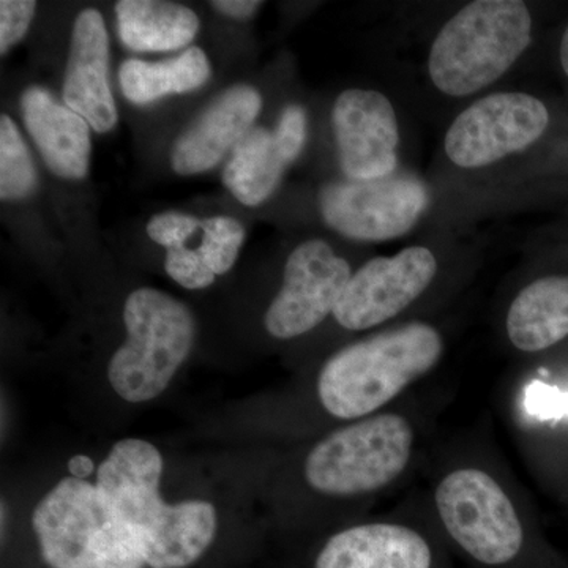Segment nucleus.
Instances as JSON below:
<instances>
[{"label": "nucleus", "instance_id": "nucleus-11", "mask_svg": "<svg viewBox=\"0 0 568 568\" xmlns=\"http://www.w3.org/2000/svg\"><path fill=\"white\" fill-rule=\"evenodd\" d=\"M436 272L435 254L425 246L368 261L351 276L334 312L336 323L361 332L394 320L425 293Z\"/></svg>", "mask_w": 568, "mask_h": 568}, {"label": "nucleus", "instance_id": "nucleus-1", "mask_svg": "<svg viewBox=\"0 0 568 568\" xmlns=\"http://www.w3.org/2000/svg\"><path fill=\"white\" fill-rule=\"evenodd\" d=\"M162 452L138 437L111 447L95 474L97 488L140 534L148 568H189L215 540L219 515L207 500L166 504L160 493Z\"/></svg>", "mask_w": 568, "mask_h": 568}, {"label": "nucleus", "instance_id": "nucleus-7", "mask_svg": "<svg viewBox=\"0 0 568 568\" xmlns=\"http://www.w3.org/2000/svg\"><path fill=\"white\" fill-rule=\"evenodd\" d=\"M435 504L452 540L484 566H507L525 547V528L514 500L480 467H458L440 478Z\"/></svg>", "mask_w": 568, "mask_h": 568}, {"label": "nucleus", "instance_id": "nucleus-12", "mask_svg": "<svg viewBox=\"0 0 568 568\" xmlns=\"http://www.w3.org/2000/svg\"><path fill=\"white\" fill-rule=\"evenodd\" d=\"M332 125L347 179L369 181L395 173L398 123L387 97L351 89L336 99Z\"/></svg>", "mask_w": 568, "mask_h": 568}, {"label": "nucleus", "instance_id": "nucleus-22", "mask_svg": "<svg viewBox=\"0 0 568 568\" xmlns=\"http://www.w3.org/2000/svg\"><path fill=\"white\" fill-rule=\"evenodd\" d=\"M203 241L197 248L204 263L215 275H224L233 268L245 241V230L230 216L203 220Z\"/></svg>", "mask_w": 568, "mask_h": 568}, {"label": "nucleus", "instance_id": "nucleus-13", "mask_svg": "<svg viewBox=\"0 0 568 568\" xmlns=\"http://www.w3.org/2000/svg\"><path fill=\"white\" fill-rule=\"evenodd\" d=\"M110 39L99 10L85 9L74 21L69 63L63 80V102L80 114L97 133H108L118 123L110 80Z\"/></svg>", "mask_w": 568, "mask_h": 568}, {"label": "nucleus", "instance_id": "nucleus-3", "mask_svg": "<svg viewBox=\"0 0 568 568\" xmlns=\"http://www.w3.org/2000/svg\"><path fill=\"white\" fill-rule=\"evenodd\" d=\"M32 528L50 568H144L140 534L95 484L65 477L37 504Z\"/></svg>", "mask_w": 568, "mask_h": 568}, {"label": "nucleus", "instance_id": "nucleus-10", "mask_svg": "<svg viewBox=\"0 0 568 568\" xmlns=\"http://www.w3.org/2000/svg\"><path fill=\"white\" fill-rule=\"evenodd\" d=\"M353 271L323 241L298 245L287 257L283 286L265 313L264 325L276 339L308 334L334 315Z\"/></svg>", "mask_w": 568, "mask_h": 568}, {"label": "nucleus", "instance_id": "nucleus-18", "mask_svg": "<svg viewBox=\"0 0 568 568\" xmlns=\"http://www.w3.org/2000/svg\"><path fill=\"white\" fill-rule=\"evenodd\" d=\"M297 156L276 132L252 129L239 142L224 166V185L244 205L254 207L263 204Z\"/></svg>", "mask_w": 568, "mask_h": 568}, {"label": "nucleus", "instance_id": "nucleus-24", "mask_svg": "<svg viewBox=\"0 0 568 568\" xmlns=\"http://www.w3.org/2000/svg\"><path fill=\"white\" fill-rule=\"evenodd\" d=\"M201 220L182 212H163L153 216L148 224V235L155 244L170 248V246L186 244L197 227Z\"/></svg>", "mask_w": 568, "mask_h": 568}, {"label": "nucleus", "instance_id": "nucleus-28", "mask_svg": "<svg viewBox=\"0 0 568 568\" xmlns=\"http://www.w3.org/2000/svg\"><path fill=\"white\" fill-rule=\"evenodd\" d=\"M560 63H562V69L566 71L568 77V28L566 32H564L562 41H560Z\"/></svg>", "mask_w": 568, "mask_h": 568}, {"label": "nucleus", "instance_id": "nucleus-20", "mask_svg": "<svg viewBox=\"0 0 568 568\" xmlns=\"http://www.w3.org/2000/svg\"><path fill=\"white\" fill-rule=\"evenodd\" d=\"M211 78V63L201 48H189L164 62L130 59L119 71L123 95L134 104H148L171 93L196 91Z\"/></svg>", "mask_w": 568, "mask_h": 568}, {"label": "nucleus", "instance_id": "nucleus-26", "mask_svg": "<svg viewBox=\"0 0 568 568\" xmlns=\"http://www.w3.org/2000/svg\"><path fill=\"white\" fill-rule=\"evenodd\" d=\"M211 6L222 11L226 17L246 20V18L252 17L254 11L260 9L263 3L257 2V0H216V2H212Z\"/></svg>", "mask_w": 568, "mask_h": 568}, {"label": "nucleus", "instance_id": "nucleus-19", "mask_svg": "<svg viewBox=\"0 0 568 568\" xmlns=\"http://www.w3.org/2000/svg\"><path fill=\"white\" fill-rule=\"evenodd\" d=\"M119 39L140 52L181 50L200 31V18L189 7L162 0H122L115 6Z\"/></svg>", "mask_w": 568, "mask_h": 568}, {"label": "nucleus", "instance_id": "nucleus-21", "mask_svg": "<svg viewBox=\"0 0 568 568\" xmlns=\"http://www.w3.org/2000/svg\"><path fill=\"white\" fill-rule=\"evenodd\" d=\"M37 189V171L28 145L9 115L0 118V197L20 201Z\"/></svg>", "mask_w": 568, "mask_h": 568}, {"label": "nucleus", "instance_id": "nucleus-2", "mask_svg": "<svg viewBox=\"0 0 568 568\" xmlns=\"http://www.w3.org/2000/svg\"><path fill=\"white\" fill-rule=\"evenodd\" d=\"M432 325L413 323L368 336L332 355L317 375L316 394L328 416L343 422L376 416L443 355Z\"/></svg>", "mask_w": 568, "mask_h": 568}, {"label": "nucleus", "instance_id": "nucleus-14", "mask_svg": "<svg viewBox=\"0 0 568 568\" xmlns=\"http://www.w3.org/2000/svg\"><path fill=\"white\" fill-rule=\"evenodd\" d=\"M263 99L250 85L220 93L175 141L171 163L181 175L203 174L233 153L260 115Z\"/></svg>", "mask_w": 568, "mask_h": 568}, {"label": "nucleus", "instance_id": "nucleus-23", "mask_svg": "<svg viewBox=\"0 0 568 568\" xmlns=\"http://www.w3.org/2000/svg\"><path fill=\"white\" fill-rule=\"evenodd\" d=\"M168 275L175 283L190 291L205 290L215 282L207 264L204 263L197 250L189 248L186 244L174 245L166 248V263H164Z\"/></svg>", "mask_w": 568, "mask_h": 568}, {"label": "nucleus", "instance_id": "nucleus-17", "mask_svg": "<svg viewBox=\"0 0 568 568\" xmlns=\"http://www.w3.org/2000/svg\"><path fill=\"white\" fill-rule=\"evenodd\" d=\"M507 335L525 353L548 349L567 338L568 276H544L528 284L508 310Z\"/></svg>", "mask_w": 568, "mask_h": 568}, {"label": "nucleus", "instance_id": "nucleus-16", "mask_svg": "<svg viewBox=\"0 0 568 568\" xmlns=\"http://www.w3.org/2000/svg\"><path fill=\"white\" fill-rule=\"evenodd\" d=\"M21 108L26 129L52 173L63 179L85 178L91 163V125L43 88L22 93Z\"/></svg>", "mask_w": 568, "mask_h": 568}, {"label": "nucleus", "instance_id": "nucleus-15", "mask_svg": "<svg viewBox=\"0 0 568 568\" xmlns=\"http://www.w3.org/2000/svg\"><path fill=\"white\" fill-rule=\"evenodd\" d=\"M315 568H433V549L409 526L366 523L328 538Z\"/></svg>", "mask_w": 568, "mask_h": 568}, {"label": "nucleus", "instance_id": "nucleus-5", "mask_svg": "<svg viewBox=\"0 0 568 568\" xmlns=\"http://www.w3.org/2000/svg\"><path fill=\"white\" fill-rule=\"evenodd\" d=\"M125 343L111 357L108 381L123 402H152L170 387L192 354L196 321L163 291L140 287L123 305Z\"/></svg>", "mask_w": 568, "mask_h": 568}, {"label": "nucleus", "instance_id": "nucleus-4", "mask_svg": "<svg viewBox=\"0 0 568 568\" xmlns=\"http://www.w3.org/2000/svg\"><path fill=\"white\" fill-rule=\"evenodd\" d=\"M532 20L519 0H477L437 33L429 77L439 91L465 97L499 80L529 47Z\"/></svg>", "mask_w": 568, "mask_h": 568}, {"label": "nucleus", "instance_id": "nucleus-8", "mask_svg": "<svg viewBox=\"0 0 568 568\" xmlns=\"http://www.w3.org/2000/svg\"><path fill=\"white\" fill-rule=\"evenodd\" d=\"M428 204L424 182L409 174L328 183L321 192L325 223L355 241H388L413 230Z\"/></svg>", "mask_w": 568, "mask_h": 568}, {"label": "nucleus", "instance_id": "nucleus-6", "mask_svg": "<svg viewBox=\"0 0 568 568\" xmlns=\"http://www.w3.org/2000/svg\"><path fill=\"white\" fill-rule=\"evenodd\" d=\"M414 447L416 429L402 414L381 413L349 422L308 452L305 481L324 496L375 495L405 474Z\"/></svg>", "mask_w": 568, "mask_h": 568}, {"label": "nucleus", "instance_id": "nucleus-9", "mask_svg": "<svg viewBox=\"0 0 568 568\" xmlns=\"http://www.w3.org/2000/svg\"><path fill=\"white\" fill-rule=\"evenodd\" d=\"M547 106L528 93H493L458 115L446 153L459 168H481L525 151L548 129Z\"/></svg>", "mask_w": 568, "mask_h": 568}, {"label": "nucleus", "instance_id": "nucleus-25", "mask_svg": "<svg viewBox=\"0 0 568 568\" xmlns=\"http://www.w3.org/2000/svg\"><path fill=\"white\" fill-rule=\"evenodd\" d=\"M36 2L31 0H2L0 2V52L6 54L28 32Z\"/></svg>", "mask_w": 568, "mask_h": 568}, {"label": "nucleus", "instance_id": "nucleus-27", "mask_svg": "<svg viewBox=\"0 0 568 568\" xmlns=\"http://www.w3.org/2000/svg\"><path fill=\"white\" fill-rule=\"evenodd\" d=\"M70 469L73 473V477L82 478V476H88V474L92 473L93 465L91 459L78 457L70 463Z\"/></svg>", "mask_w": 568, "mask_h": 568}]
</instances>
